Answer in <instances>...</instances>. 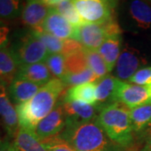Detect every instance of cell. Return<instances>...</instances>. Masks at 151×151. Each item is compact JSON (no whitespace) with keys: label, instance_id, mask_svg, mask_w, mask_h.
Masks as SVG:
<instances>
[{"label":"cell","instance_id":"1","mask_svg":"<svg viewBox=\"0 0 151 151\" xmlns=\"http://www.w3.org/2000/svg\"><path fill=\"white\" fill-rule=\"evenodd\" d=\"M65 88L61 80L53 78L29 101L15 106L19 128L35 131L38 124L54 109Z\"/></svg>","mask_w":151,"mask_h":151},{"label":"cell","instance_id":"2","mask_svg":"<svg viewBox=\"0 0 151 151\" xmlns=\"http://www.w3.org/2000/svg\"><path fill=\"white\" fill-rule=\"evenodd\" d=\"M76 151H124L111 140L96 120L65 124L59 135Z\"/></svg>","mask_w":151,"mask_h":151},{"label":"cell","instance_id":"3","mask_svg":"<svg viewBox=\"0 0 151 151\" xmlns=\"http://www.w3.org/2000/svg\"><path fill=\"white\" fill-rule=\"evenodd\" d=\"M96 121L117 145L127 150L134 145V133L130 108L124 103L115 102L102 108Z\"/></svg>","mask_w":151,"mask_h":151},{"label":"cell","instance_id":"4","mask_svg":"<svg viewBox=\"0 0 151 151\" xmlns=\"http://www.w3.org/2000/svg\"><path fill=\"white\" fill-rule=\"evenodd\" d=\"M121 33L122 29L115 19L104 24L84 23L76 28V40L84 48L97 50L109 36L121 35Z\"/></svg>","mask_w":151,"mask_h":151},{"label":"cell","instance_id":"5","mask_svg":"<svg viewBox=\"0 0 151 151\" xmlns=\"http://www.w3.org/2000/svg\"><path fill=\"white\" fill-rule=\"evenodd\" d=\"M76 10L84 23L104 24L115 19V3L104 0H75Z\"/></svg>","mask_w":151,"mask_h":151},{"label":"cell","instance_id":"6","mask_svg":"<svg viewBox=\"0 0 151 151\" xmlns=\"http://www.w3.org/2000/svg\"><path fill=\"white\" fill-rule=\"evenodd\" d=\"M12 50L15 55L19 65L45 62L49 56L47 49L32 31L23 36L16 48Z\"/></svg>","mask_w":151,"mask_h":151},{"label":"cell","instance_id":"7","mask_svg":"<svg viewBox=\"0 0 151 151\" xmlns=\"http://www.w3.org/2000/svg\"><path fill=\"white\" fill-rule=\"evenodd\" d=\"M65 112L60 100L54 109L38 124L34 132L40 140H45L60 134L65 129Z\"/></svg>","mask_w":151,"mask_h":151},{"label":"cell","instance_id":"8","mask_svg":"<svg viewBox=\"0 0 151 151\" xmlns=\"http://www.w3.org/2000/svg\"><path fill=\"white\" fill-rule=\"evenodd\" d=\"M116 99L132 109L151 103V92L148 86L119 81Z\"/></svg>","mask_w":151,"mask_h":151},{"label":"cell","instance_id":"9","mask_svg":"<svg viewBox=\"0 0 151 151\" xmlns=\"http://www.w3.org/2000/svg\"><path fill=\"white\" fill-rule=\"evenodd\" d=\"M141 65H143V60L138 50L129 46H125L115 65L116 77L122 81H129L139 70Z\"/></svg>","mask_w":151,"mask_h":151},{"label":"cell","instance_id":"10","mask_svg":"<svg viewBox=\"0 0 151 151\" xmlns=\"http://www.w3.org/2000/svg\"><path fill=\"white\" fill-rule=\"evenodd\" d=\"M42 29L60 40H75L76 36V28L70 24L60 14L51 8L48 15L44 22Z\"/></svg>","mask_w":151,"mask_h":151},{"label":"cell","instance_id":"11","mask_svg":"<svg viewBox=\"0 0 151 151\" xmlns=\"http://www.w3.org/2000/svg\"><path fill=\"white\" fill-rule=\"evenodd\" d=\"M51 7L45 1L30 0L24 4L21 14L22 22L31 28L32 31L43 30L42 26Z\"/></svg>","mask_w":151,"mask_h":151},{"label":"cell","instance_id":"12","mask_svg":"<svg viewBox=\"0 0 151 151\" xmlns=\"http://www.w3.org/2000/svg\"><path fill=\"white\" fill-rule=\"evenodd\" d=\"M65 124H80L96 120L101 109L97 106H92L81 102H63Z\"/></svg>","mask_w":151,"mask_h":151},{"label":"cell","instance_id":"13","mask_svg":"<svg viewBox=\"0 0 151 151\" xmlns=\"http://www.w3.org/2000/svg\"><path fill=\"white\" fill-rule=\"evenodd\" d=\"M0 124L10 136H14L19 128L16 108L4 84H0Z\"/></svg>","mask_w":151,"mask_h":151},{"label":"cell","instance_id":"14","mask_svg":"<svg viewBox=\"0 0 151 151\" xmlns=\"http://www.w3.org/2000/svg\"><path fill=\"white\" fill-rule=\"evenodd\" d=\"M43 86L32 81L15 77L9 85V95L12 103L15 106L29 101L35 97Z\"/></svg>","mask_w":151,"mask_h":151},{"label":"cell","instance_id":"15","mask_svg":"<svg viewBox=\"0 0 151 151\" xmlns=\"http://www.w3.org/2000/svg\"><path fill=\"white\" fill-rule=\"evenodd\" d=\"M63 102H81L96 106L97 103V81L88 82L67 89L62 97Z\"/></svg>","mask_w":151,"mask_h":151},{"label":"cell","instance_id":"16","mask_svg":"<svg viewBox=\"0 0 151 151\" xmlns=\"http://www.w3.org/2000/svg\"><path fill=\"white\" fill-rule=\"evenodd\" d=\"M119 81L117 77L108 75L97 81V108L102 110V108L117 102L116 96Z\"/></svg>","mask_w":151,"mask_h":151},{"label":"cell","instance_id":"17","mask_svg":"<svg viewBox=\"0 0 151 151\" xmlns=\"http://www.w3.org/2000/svg\"><path fill=\"white\" fill-rule=\"evenodd\" d=\"M16 77L44 86L52 80V75L45 62L20 65Z\"/></svg>","mask_w":151,"mask_h":151},{"label":"cell","instance_id":"18","mask_svg":"<svg viewBox=\"0 0 151 151\" xmlns=\"http://www.w3.org/2000/svg\"><path fill=\"white\" fill-rule=\"evenodd\" d=\"M19 63L14 51L9 48L0 49V83L10 84L16 77Z\"/></svg>","mask_w":151,"mask_h":151},{"label":"cell","instance_id":"19","mask_svg":"<svg viewBox=\"0 0 151 151\" xmlns=\"http://www.w3.org/2000/svg\"><path fill=\"white\" fill-rule=\"evenodd\" d=\"M121 35H111L97 49V52L106 63L108 72L113 70L121 54Z\"/></svg>","mask_w":151,"mask_h":151},{"label":"cell","instance_id":"20","mask_svg":"<svg viewBox=\"0 0 151 151\" xmlns=\"http://www.w3.org/2000/svg\"><path fill=\"white\" fill-rule=\"evenodd\" d=\"M14 137L13 143L17 151H47L42 140L34 131L19 128Z\"/></svg>","mask_w":151,"mask_h":151},{"label":"cell","instance_id":"21","mask_svg":"<svg viewBox=\"0 0 151 151\" xmlns=\"http://www.w3.org/2000/svg\"><path fill=\"white\" fill-rule=\"evenodd\" d=\"M45 3L55 9L74 27L78 28L84 22L76 9L73 1L69 0H47Z\"/></svg>","mask_w":151,"mask_h":151},{"label":"cell","instance_id":"22","mask_svg":"<svg viewBox=\"0 0 151 151\" xmlns=\"http://www.w3.org/2000/svg\"><path fill=\"white\" fill-rule=\"evenodd\" d=\"M130 117L134 135H140L151 124V103L130 109Z\"/></svg>","mask_w":151,"mask_h":151},{"label":"cell","instance_id":"23","mask_svg":"<svg viewBox=\"0 0 151 151\" xmlns=\"http://www.w3.org/2000/svg\"><path fill=\"white\" fill-rule=\"evenodd\" d=\"M129 13L133 19L141 28L148 29L151 25V7L143 1H132Z\"/></svg>","mask_w":151,"mask_h":151},{"label":"cell","instance_id":"24","mask_svg":"<svg viewBox=\"0 0 151 151\" xmlns=\"http://www.w3.org/2000/svg\"><path fill=\"white\" fill-rule=\"evenodd\" d=\"M86 62L89 69L93 72L97 80H100L108 76V67L103 57L95 50L84 48Z\"/></svg>","mask_w":151,"mask_h":151},{"label":"cell","instance_id":"25","mask_svg":"<svg viewBox=\"0 0 151 151\" xmlns=\"http://www.w3.org/2000/svg\"><path fill=\"white\" fill-rule=\"evenodd\" d=\"M24 4L18 0H0V20H14L21 16Z\"/></svg>","mask_w":151,"mask_h":151},{"label":"cell","instance_id":"26","mask_svg":"<svg viewBox=\"0 0 151 151\" xmlns=\"http://www.w3.org/2000/svg\"><path fill=\"white\" fill-rule=\"evenodd\" d=\"M65 65L67 73H77L88 68L84 47L65 55Z\"/></svg>","mask_w":151,"mask_h":151},{"label":"cell","instance_id":"27","mask_svg":"<svg viewBox=\"0 0 151 151\" xmlns=\"http://www.w3.org/2000/svg\"><path fill=\"white\" fill-rule=\"evenodd\" d=\"M51 75L55 79L62 80L66 74L65 57L62 54L49 55L45 62Z\"/></svg>","mask_w":151,"mask_h":151},{"label":"cell","instance_id":"28","mask_svg":"<svg viewBox=\"0 0 151 151\" xmlns=\"http://www.w3.org/2000/svg\"><path fill=\"white\" fill-rule=\"evenodd\" d=\"M65 86H75L88 82L97 81V77L93 74L92 70L88 68L77 73H67L61 80Z\"/></svg>","mask_w":151,"mask_h":151},{"label":"cell","instance_id":"29","mask_svg":"<svg viewBox=\"0 0 151 151\" xmlns=\"http://www.w3.org/2000/svg\"><path fill=\"white\" fill-rule=\"evenodd\" d=\"M42 142L47 151H76L66 141L61 139L59 135L51 139L42 140Z\"/></svg>","mask_w":151,"mask_h":151},{"label":"cell","instance_id":"30","mask_svg":"<svg viewBox=\"0 0 151 151\" xmlns=\"http://www.w3.org/2000/svg\"><path fill=\"white\" fill-rule=\"evenodd\" d=\"M129 83L139 86H150L151 85V66L144 67L138 70L129 79Z\"/></svg>","mask_w":151,"mask_h":151},{"label":"cell","instance_id":"31","mask_svg":"<svg viewBox=\"0 0 151 151\" xmlns=\"http://www.w3.org/2000/svg\"><path fill=\"white\" fill-rule=\"evenodd\" d=\"M10 27L5 21L0 20V49L8 48L10 42Z\"/></svg>","mask_w":151,"mask_h":151},{"label":"cell","instance_id":"32","mask_svg":"<svg viewBox=\"0 0 151 151\" xmlns=\"http://www.w3.org/2000/svg\"><path fill=\"white\" fill-rule=\"evenodd\" d=\"M139 136L144 139V146L140 151H151V124Z\"/></svg>","mask_w":151,"mask_h":151},{"label":"cell","instance_id":"33","mask_svg":"<svg viewBox=\"0 0 151 151\" xmlns=\"http://www.w3.org/2000/svg\"><path fill=\"white\" fill-rule=\"evenodd\" d=\"M0 151H17L14 143L9 140L0 142Z\"/></svg>","mask_w":151,"mask_h":151},{"label":"cell","instance_id":"34","mask_svg":"<svg viewBox=\"0 0 151 151\" xmlns=\"http://www.w3.org/2000/svg\"><path fill=\"white\" fill-rule=\"evenodd\" d=\"M0 142H1V140H0Z\"/></svg>","mask_w":151,"mask_h":151},{"label":"cell","instance_id":"35","mask_svg":"<svg viewBox=\"0 0 151 151\" xmlns=\"http://www.w3.org/2000/svg\"><path fill=\"white\" fill-rule=\"evenodd\" d=\"M0 84H1V83H0Z\"/></svg>","mask_w":151,"mask_h":151}]
</instances>
